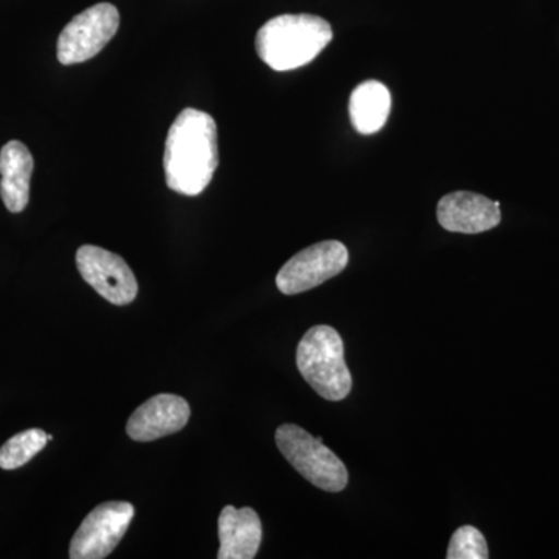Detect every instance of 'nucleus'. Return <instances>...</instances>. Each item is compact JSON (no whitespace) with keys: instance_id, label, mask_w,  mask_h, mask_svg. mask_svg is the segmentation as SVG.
<instances>
[{"instance_id":"14","label":"nucleus","mask_w":559,"mask_h":559,"mask_svg":"<svg viewBox=\"0 0 559 559\" xmlns=\"http://www.w3.org/2000/svg\"><path fill=\"white\" fill-rule=\"evenodd\" d=\"M47 441H49V433L44 432L43 429H28L16 433L0 448V468L7 471L21 468L46 448Z\"/></svg>"},{"instance_id":"5","label":"nucleus","mask_w":559,"mask_h":559,"mask_svg":"<svg viewBox=\"0 0 559 559\" xmlns=\"http://www.w3.org/2000/svg\"><path fill=\"white\" fill-rule=\"evenodd\" d=\"M120 27V13L102 2L84 10L66 25L58 38L57 55L62 66L80 64L97 57Z\"/></svg>"},{"instance_id":"2","label":"nucleus","mask_w":559,"mask_h":559,"mask_svg":"<svg viewBox=\"0 0 559 559\" xmlns=\"http://www.w3.org/2000/svg\"><path fill=\"white\" fill-rule=\"evenodd\" d=\"M333 39L330 22L314 14H282L257 33V53L277 72L304 68Z\"/></svg>"},{"instance_id":"3","label":"nucleus","mask_w":559,"mask_h":559,"mask_svg":"<svg viewBox=\"0 0 559 559\" xmlns=\"http://www.w3.org/2000/svg\"><path fill=\"white\" fill-rule=\"evenodd\" d=\"M297 367L304 380L323 400L342 401L352 392V373L345 364L344 342L336 330L312 326L297 347Z\"/></svg>"},{"instance_id":"1","label":"nucleus","mask_w":559,"mask_h":559,"mask_svg":"<svg viewBox=\"0 0 559 559\" xmlns=\"http://www.w3.org/2000/svg\"><path fill=\"white\" fill-rule=\"evenodd\" d=\"M219 164L218 128L207 112L183 109L165 142L164 170L168 189L198 197L207 189Z\"/></svg>"},{"instance_id":"4","label":"nucleus","mask_w":559,"mask_h":559,"mask_svg":"<svg viewBox=\"0 0 559 559\" xmlns=\"http://www.w3.org/2000/svg\"><path fill=\"white\" fill-rule=\"evenodd\" d=\"M275 443L283 457L314 487L330 492H340L347 487L348 471L344 462L322 440L314 439L300 426H280Z\"/></svg>"},{"instance_id":"12","label":"nucleus","mask_w":559,"mask_h":559,"mask_svg":"<svg viewBox=\"0 0 559 559\" xmlns=\"http://www.w3.org/2000/svg\"><path fill=\"white\" fill-rule=\"evenodd\" d=\"M35 160L31 150L11 140L0 151V197L11 213H21L31 200V180Z\"/></svg>"},{"instance_id":"6","label":"nucleus","mask_w":559,"mask_h":559,"mask_svg":"<svg viewBox=\"0 0 559 559\" xmlns=\"http://www.w3.org/2000/svg\"><path fill=\"white\" fill-rule=\"evenodd\" d=\"M135 510L130 502H105L91 511L70 543L72 559L109 557L130 528Z\"/></svg>"},{"instance_id":"13","label":"nucleus","mask_w":559,"mask_h":559,"mask_svg":"<svg viewBox=\"0 0 559 559\" xmlns=\"http://www.w3.org/2000/svg\"><path fill=\"white\" fill-rule=\"evenodd\" d=\"M392 98L380 81H366L349 98V119L359 134H374L388 123Z\"/></svg>"},{"instance_id":"11","label":"nucleus","mask_w":559,"mask_h":559,"mask_svg":"<svg viewBox=\"0 0 559 559\" xmlns=\"http://www.w3.org/2000/svg\"><path fill=\"white\" fill-rule=\"evenodd\" d=\"M219 559H252L259 554L263 528L253 509L227 506L218 520Z\"/></svg>"},{"instance_id":"7","label":"nucleus","mask_w":559,"mask_h":559,"mask_svg":"<svg viewBox=\"0 0 559 559\" xmlns=\"http://www.w3.org/2000/svg\"><path fill=\"white\" fill-rule=\"evenodd\" d=\"M348 249L341 241H322L296 253L277 274V288L286 296L318 288L347 267Z\"/></svg>"},{"instance_id":"10","label":"nucleus","mask_w":559,"mask_h":559,"mask_svg":"<svg viewBox=\"0 0 559 559\" xmlns=\"http://www.w3.org/2000/svg\"><path fill=\"white\" fill-rule=\"evenodd\" d=\"M440 226L455 234H481L499 226V202L469 191H455L441 198L437 207Z\"/></svg>"},{"instance_id":"15","label":"nucleus","mask_w":559,"mask_h":559,"mask_svg":"<svg viewBox=\"0 0 559 559\" xmlns=\"http://www.w3.org/2000/svg\"><path fill=\"white\" fill-rule=\"evenodd\" d=\"M448 559H488V546L485 536L473 525L455 530L452 535Z\"/></svg>"},{"instance_id":"8","label":"nucleus","mask_w":559,"mask_h":559,"mask_svg":"<svg viewBox=\"0 0 559 559\" xmlns=\"http://www.w3.org/2000/svg\"><path fill=\"white\" fill-rule=\"evenodd\" d=\"M76 266L84 282L110 304L123 307L138 297L134 272L117 253L98 246H83L76 252Z\"/></svg>"},{"instance_id":"9","label":"nucleus","mask_w":559,"mask_h":559,"mask_svg":"<svg viewBox=\"0 0 559 559\" xmlns=\"http://www.w3.org/2000/svg\"><path fill=\"white\" fill-rule=\"evenodd\" d=\"M190 406L182 396L160 393L142 404L128 419L127 432L134 441H154L186 428Z\"/></svg>"}]
</instances>
